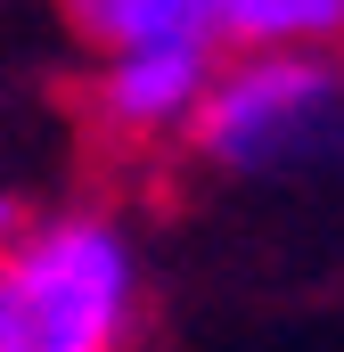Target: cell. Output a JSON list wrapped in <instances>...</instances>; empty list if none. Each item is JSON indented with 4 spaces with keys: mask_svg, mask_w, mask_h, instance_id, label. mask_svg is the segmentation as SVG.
<instances>
[{
    "mask_svg": "<svg viewBox=\"0 0 344 352\" xmlns=\"http://www.w3.org/2000/svg\"><path fill=\"white\" fill-rule=\"evenodd\" d=\"M140 246L115 213H50L0 246V352H123Z\"/></svg>",
    "mask_w": 344,
    "mask_h": 352,
    "instance_id": "obj_1",
    "label": "cell"
},
{
    "mask_svg": "<svg viewBox=\"0 0 344 352\" xmlns=\"http://www.w3.org/2000/svg\"><path fill=\"white\" fill-rule=\"evenodd\" d=\"M197 156L222 173H303L344 156V66L320 50H262L222 66L197 123Z\"/></svg>",
    "mask_w": 344,
    "mask_h": 352,
    "instance_id": "obj_2",
    "label": "cell"
},
{
    "mask_svg": "<svg viewBox=\"0 0 344 352\" xmlns=\"http://www.w3.org/2000/svg\"><path fill=\"white\" fill-rule=\"evenodd\" d=\"M222 74L213 50H123L98 66L90 82V123L115 131V140H164V131H189L205 90Z\"/></svg>",
    "mask_w": 344,
    "mask_h": 352,
    "instance_id": "obj_3",
    "label": "cell"
},
{
    "mask_svg": "<svg viewBox=\"0 0 344 352\" xmlns=\"http://www.w3.org/2000/svg\"><path fill=\"white\" fill-rule=\"evenodd\" d=\"M74 33L90 50H222L230 41V0H66Z\"/></svg>",
    "mask_w": 344,
    "mask_h": 352,
    "instance_id": "obj_4",
    "label": "cell"
},
{
    "mask_svg": "<svg viewBox=\"0 0 344 352\" xmlns=\"http://www.w3.org/2000/svg\"><path fill=\"white\" fill-rule=\"evenodd\" d=\"M344 33V8L336 0H230V50H320Z\"/></svg>",
    "mask_w": 344,
    "mask_h": 352,
    "instance_id": "obj_5",
    "label": "cell"
},
{
    "mask_svg": "<svg viewBox=\"0 0 344 352\" xmlns=\"http://www.w3.org/2000/svg\"><path fill=\"white\" fill-rule=\"evenodd\" d=\"M17 230H25V205H17V197H8V188H0V246H8V238H17Z\"/></svg>",
    "mask_w": 344,
    "mask_h": 352,
    "instance_id": "obj_6",
    "label": "cell"
},
{
    "mask_svg": "<svg viewBox=\"0 0 344 352\" xmlns=\"http://www.w3.org/2000/svg\"><path fill=\"white\" fill-rule=\"evenodd\" d=\"M336 8H344V0H336Z\"/></svg>",
    "mask_w": 344,
    "mask_h": 352,
    "instance_id": "obj_7",
    "label": "cell"
}]
</instances>
